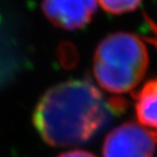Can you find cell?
<instances>
[{"instance_id": "cell-1", "label": "cell", "mask_w": 157, "mask_h": 157, "mask_svg": "<svg viewBox=\"0 0 157 157\" xmlns=\"http://www.w3.org/2000/svg\"><path fill=\"white\" fill-rule=\"evenodd\" d=\"M125 106L123 98H105L91 81L76 78L49 88L35 108L33 122L47 144L74 146L92 139Z\"/></svg>"}, {"instance_id": "cell-2", "label": "cell", "mask_w": 157, "mask_h": 157, "mask_svg": "<svg viewBox=\"0 0 157 157\" xmlns=\"http://www.w3.org/2000/svg\"><path fill=\"white\" fill-rule=\"evenodd\" d=\"M148 67L146 46L134 34L118 32L104 38L94 55L93 73L99 86L115 94L132 91Z\"/></svg>"}, {"instance_id": "cell-3", "label": "cell", "mask_w": 157, "mask_h": 157, "mask_svg": "<svg viewBox=\"0 0 157 157\" xmlns=\"http://www.w3.org/2000/svg\"><path fill=\"white\" fill-rule=\"evenodd\" d=\"M154 137L141 124L125 122L115 128L106 136L104 157H153Z\"/></svg>"}, {"instance_id": "cell-4", "label": "cell", "mask_w": 157, "mask_h": 157, "mask_svg": "<svg viewBox=\"0 0 157 157\" xmlns=\"http://www.w3.org/2000/svg\"><path fill=\"white\" fill-rule=\"evenodd\" d=\"M97 0H43V11L54 25L69 31L78 29L91 22Z\"/></svg>"}, {"instance_id": "cell-5", "label": "cell", "mask_w": 157, "mask_h": 157, "mask_svg": "<svg viewBox=\"0 0 157 157\" xmlns=\"http://www.w3.org/2000/svg\"><path fill=\"white\" fill-rule=\"evenodd\" d=\"M134 98L137 120L157 143V76L147 81L134 94Z\"/></svg>"}, {"instance_id": "cell-6", "label": "cell", "mask_w": 157, "mask_h": 157, "mask_svg": "<svg viewBox=\"0 0 157 157\" xmlns=\"http://www.w3.org/2000/svg\"><path fill=\"white\" fill-rule=\"evenodd\" d=\"M142 0H97L105 11L113 14L130 12L140 6Z\"/></svg>"}, {"instance_id": "cell-7", "label": "cell", "mask_w": 157, "mask_h": 157, "mask_svg": "<svg viewBox=\"0 0 157 157\" xmlns=\"http://www.w3.org/2000/svg\"><path fill=\"white\" fill-rule=\"evenodd\" d=\"M58 157H96L92 153L86 152V151L81 150H74V151H68L62 154H60Z\"/></svg>"}, {"instance_id": "cell-8", "label": "cell", "mask_w": 157, "mask_h": 157, "mask_svg": "<svg viewBox=\"0 0 157 157\" xmlns=\"http://www.w3.org/2000/svg\"><path fill=\"white\" fill-rule=\"evenodd\" d=\"M146 21H147V23L151 25V29H152L153 34H154V36L147 38V40L151 42V43H153V45H155V46L157 47V25L155 24V23H153L150 19H147V17H146Z\"/></svg>"}]
</instances>
